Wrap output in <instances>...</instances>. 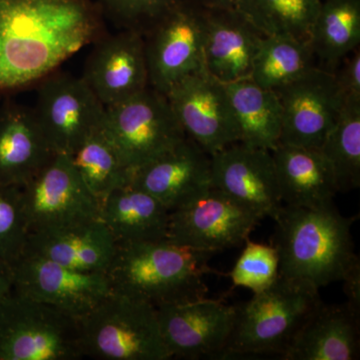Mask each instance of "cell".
<instances>
[{
	"instance_id": "obj_1",
	"label": "cell",
	"mask_w": 360,
	"mask_h": 360,
	"mask_svg": "<svg viewBox=\"0 0 360 360\" xmlns=\"http://www.w3.org/2000/svg\"><path fill=\"white\" fill-rule=\"evenodd\" d=\"M104 33L94 0H0V96L37 85Z\"/></svg>"
},
{
	"instance_id": "obj_2",
	"label": "cell",
	"mask_w": 360,
	"mask_h": 360,
	"mask_svg": "<svg viewBox=\"0 0 360 360\" xmlns=\"http://www.w3.org/2000/svg\"><path fill=\"white\" fill-rule=\"evenodd\" d=\"M272 245L279 258V276L319 291L341 281L359 264L352 240L354 219L335 205L319 208L284 205L274 217Z\"/></svg>"
},
{
	"instance_id": "obj_3",
	"label": "cell",
	"mask_w": 360,
	"mask_h": 360,
	"mask_svg": "<svg viewBox=\"0 0 360 360\" xmlns=\"http://www.w3.org/2000/svg\"><path fill=\"white\" fill-rule=\"evenodd\" d=\"M213 255L168 239L120 243L105 274L115 292L155 307L191 302L206 297L205 276L215 272L208 264Z\"/></svg>"
},
{
	"instance_id": "obj_4",
	"label": "cell",
	"mask_w": 360,
	"mask_h": 360,
	"mask_svg": "<svg viewBox=\"0 0 360 360\" xmlns=\"http://www.w3.org/2000/svg\"><path fill=\"white\" fill-rule=\"evenodd\" d=\"M321 302L319 291L278 276L266 290L236 307L233 330L220 359L281 356L303 321Z\"/></svg>"
},
{
	"instance_id": "obj_5",
	"label": "cell",
	"mask_w": 360,
	"mask_h": 360,
	"mask_svg": "<svg viewBox=\"0 0 360 360\" xmlns=\"http://www.w3.org/2000/svg\"><path fill=\"white\" fill-rule=\"evenodd\" d=\"M82 354L103 360H167L155 305L110 293L79 319Z\"/></svg>"
},
{
	"instance_id": "obj_6",
	"label": "cell",
	"mask_w": 360,
	"mask_h": 360,
	"mask_svg": "<svg viewBox=\"0 0 360 360\" xmlns=\"http://www.w3.org/2000/svg\"><path fill=\"white\" fill-rule=\"evenodd\" d=\"M82 357L78 319L15 290L0 302V360Z\"/></svg>"
},
{
	"instance_id": "obj_7",
	"label": "cell",
	"mask_w": 360,
	"mask_h": 360,
	"mask_svg": "<svg viewBox=\"0 0 360 360\" xmlns=\"http://www.w3.org/2000/svg\"><path fill=\"white\" fill-rule=\"evenodd\" d=\"M103 129L132 174L186 139L167 96L151 86L105 108Z\"/></svg>"
},
{
	"instance_id": "obj_8",
	"label": "cell",
	"mask_w": 360,
	"mask_h": 360,
	"mask_svg": "<svg viewBox=\"0 0 360 360\" xmlns=\"http://www.w3.org/2000/svg\"><path fill=\"white\" fill-rule=\"evenodd\" d=\"M206 9L177 0L144 32L149 86L167 94L177 82L203 68Z\"/></svg>"
},
{
	"instance_id": "obj_9",
	"label": "cell",
	"mask_w": 360,
	"mask_h": 360,
	"mask_svg": "<svg viewBox=\"0 0 360 360\" xmlns=\"http://www.w3.org/2000/svg\"><path fill=\"white\" fill-rule=\"evenodd\" d=\"M30 234L61 231L101 219V205L73 167L56 153L21 186Z\"/></svg>"
},
{
	"instance_id": "obj_10",
	"label": "cell",
	"mask_w": 360,
	"mask_h": 360,
	"mask_svg": "<svg viewBox=\"0 0 360 360\" xmlns=\"http://www.w3.org/2000/svg\"><path fill=\"white\" fill-rule=\"evenodd\" d=\"M260 220L212 186L170 212L167 239L193 250L220 252L243 245Z\"/></svg>"
},
{
	"instance_id": "obj_11",
	"label": "cell",
	"mask_w": 360,
	"mask_h": 360,
	"mask_svg": "<svg viewBox=\"0 0 360 360\" xmlns=\"http://www.w3.org/2000/svg\"><path fill=\"white\" fill-rule=\"evenodd\" d=\"M33 110L54 153L65 155L101 127L105 115V108L82 77L58 70L37 84Z\"/></svg>"
},
{
	"instance_id": "obj_12",
	"label": "cell",
	"mask_w": 360,
	"mask_h": 360,
	"mask_svg": "<svg viewBox=\"0 0 360 360\" xmlns=\"http://www.w3.org/2000/svg\"><path fill=\"white\" fill-rule=\"evenodd\" d=\"M276 92L283 110L278 144L319 150L345 103L335 75L315 66Z\"/></svg>"
},
{
	"instance_id": "obj_13",
	"label": "cell",
	"mask_w": 360,
	"mask_h": 360,
	"mask_svg": "<svg viewBox=\"0 0 360 360\" xmlns=\"http://www.w3.org/2000/svg\"><path fill=\"white\" fill-rule=\"evenodd\" d=\"M186 137L212 155L239 141V130L224 84L198 71L165 94Z\"/></svg>"
},
{
	"instance_id": "obj_14",
	"label": "cell",
	"mask_w": 360,
	"mask_h": 360,
	"mask_svg": "<svg viewBox=\"0 0 360 360\" xmlns=\"http://www.w3.org/2000/svg\"><path fill=\"white\" fill-rule=\"evenodd\" d=\"M13 290L84 319L112 292L105 274L84 272L44 258L22 255L11 264Z\"/></svg>"
},
{
	"instance_id": "obj_15",
	"label": "cell",
	"mask_w": 360,
	"mask_h": 360,
	"mask_svg": "<svg viewBox=\"0 0 360 360\" xmlns=\"http://www.w3.org/2000/svg\"><path fill=\"white\" fill-rule=\"evenodd\" d=\"M156 310L161 335L172 359H220L236 317V307L206 297L165 303Z\"/></svg>"
},
{
	"instance_id": "obj_16",
	"label": "cell",
	"mask_w": 360,
	"mask_h": 360,
	"mask_svg": "<svg viewBox=\"0 0 360 360\" xmlns=\"http://www.w3.org/2000/svg\"><path fill=\"white\" fill-rule=\"evenodd\" d=\"M82 78L108 108L149 86L143 33L135 30L106 34L94 42Z\"/></svg>"
},
{
	"instance_id": "obj_17",
	"label": "cell",
	"mask_w": 360,
	"mask_h": 360,
	"mask_svg": "<svg viewBox=\"0 0 360 360\" xmlns=\"http://www.w3.org/2000/svg\"><path fill=\"white\" fill-rule=\"evenodd\" d=\"M212 184L260 219L283 206L271 151L236 142L210 155Z\"/></svg>"
},
{
	"instance_id": "obj_18",
	"label": "cell",
	"mask_w": 360,
	"mask_h": 360,
	"mask_svg": "<svg viewBox=\"0 0 360 360\" xmlns=\"http://www.w3.org/2000/svg\"><path fill=\"white\" fill-rule=\"evenodd\" d=\"M129 184L150 194L172 212L212 186L210 155L186 137L135 170Z\"/></svg>"
},
{
	"instance_id": "obj_19",
	"label": "cell",
	"mask_w": 360,
	"mask_h": 360,
	"mask_svg": "<svg viewBox=\"0 0 360 360\" xmlns=\"http://www.w3.org/2000/svg\"><path fill=\"white\" fill-rule=\"evenodd\" d=\"M264 37L238 11L206 9L203 68L224 84L250 78Z\"/></svg>"
},
{
	"instance_id": "obj_20",
	"label": "cell",
	"mask_w": 360,
	"mask_h": 360,
	"mask_svg": "<svg viewBox=\"0 0 360 360\" xmlns=\"http://www.w3.org/2000/svg\"><path fill=\"white\" fill-rule=\"evenodd\" d=\"M360 352V314L347 302L319 303L303 321L281 359L354 360Z\"/></svg>"
},
{
	"instance_id": "obj_21",
	"label": "cell",
	"mask_w": 360,
	"mask_h": 360,
	"mask_svg": "<svg viewBox=\"0 0 360 360\" xmlns=\"http://www.w3.org/2000/svg\"><path fill=\"white\" fill-rule=\"evenodd\" d=\"M56 155L33 108H0V184L25 186Z\"/></svg>"
},
{
	"instance_id": "obj_22",
	"label": "cell",
	"mask_w": 360,
	"mask_h": 360,
	"mask_svg": "<svg viewBox=\"0 0 360 360\" xmlns=\"http://www.w3.org/2000/svg\"><path fill=\"white\" fill-rule=\"evenodd\" d=\"M115 250L112 234L97 219L61 231L30 234L22 255L79 271L105 274Z\"/></svg>"
},
{
	"instance_id": "obj_23",
	"label": "cell",
	"mask_w": 360,
	"mask_h": 360,
	"mask_svg": "<svg viewBox=\"0 0 360 360\" xmlns=\"http://www.w3.org/2000/svg\"><path fill=\"white\" fill-rule=\"evenodd\" d=\"M284 205L319 208L335 205V174L317 149L277 144L271 150Z\"/></svg>"
},
{
	"instance_id": "obj_24",
	"label": "cell",
	"mask_w": 360,
	"mask_h": 360,
	"mask_svg": "<svg viewBox=\"0 0 360 360\" xmlns=\"http://www.w3.org/2000/svg\"><path fill=\"white\" fill-rule=\"evenodd\" d=\"M170 212L150 194L132 186L116 188L101 205V219L120 243L167 239Z\"/></svg>"
},
{
	"instance_id": "obj_25",
	"label": "cell",
	"mask_w": 360,
	"mask_h": 360,
	"mask_svg": "<svg viewBox=\"0 0 360 360\" xmlns=\"http://www.w3.org/2000/svg\"><path fill=\"white\" fill-rule=\"evenodd\" d=\"M238 123L239 142L271 151L283 125V110L274 90L264 89L250 78L225 84Z\"/></svg>"
},
{
	"instance_id": "obj_26",
	"label": "cell",
	"mask_w": 360,
	"mask_h": 360,
	"mask_svg": "<svg viewBox=\"0 0 360 360\" xmlns=\"http://www.w3.org/2000/svg\"><path fill=\"white\" fill-rule=\"evenodd\" d=\"M359 44L360 0H321L309 35L317 66L333 72Z\"/></svg>"
},
{
	"instance_id": "obj_27",
	"label": "cell",
	"mask_w": 360,
	"mask_h": 360,
	"mask_svg": "<svg viewBox=\"0 0 360 360\" xmlns=\"http://www.w3.org/2000/svg\"><path fill=\"white\" fill-rule=\"evenodd\" d=\"M68 156L99 205L116 188L130 184L132 174L123 163L103 124L92 131Z\"/></svg>"
},
{
	"instance_id": "obj_28",
	"label": "cell",
	"mask_w": 360,
	"mask_h": 360,
	"mask_svg": "<svg viewBox=\"0 0 360 360\" xmlns=\"http://www.w3.org/2000/svg\"><path fill=\"white\" fill-rule=\"evenodd\" d=\"M315 66L316 59L309 41L290 37H264L250 78L259 86L276 91Z\"/></svg>"
},
{
	"instance_id": "obj_29",
	"label": "cell",
	"mask_w": 360,
	"mask_h": 360,
	"mask_svg": "<svg viewBox=\"0 0 360 360\" xmlns=\"http://www.w3.org/2000/svg\"><path fill=\"white\" fill-rule=\"evenodd\" d=\"M321 0H240L236 11L264 37H290L309 42Z\"/></svg>"
},
{
	"instance_id": "obj_30",
	"label": "cell",
	"mask_w": 360,
	"mask_h": 360,
	"mask_svg": "<svg viewBox=\"0 0 360 360\" xmlns=\"http://www.w3.org/2000/svg\"><path fill=\"white\" fill-rule=\"evenodd\" d=\"M319 151L335 174L338 191L360 186V99L345 101L335 127Z\"/></svg>"
},
{
	"instance_id": "obj_31",
	"label": "cell",
	"mask_w": 360,
	"mask_h": 360,
	"mask_svg": "<svg viewBox=\"0 0 360 360\" xmlns=\"http://www.w3.org/2000/svg\"><path fill=\"white\" fill-rule=\"evenodd\" d=\"M245 248L229 272L234 286L248 288L253 293L269 288L279 276V258L274 245L246 239Z\"/></svg>"
},
{
	"instance_id": "obj_32",
	"label": "cell",
	"mask_w": 360,
	"mask_h": 360,
	"mask_svg": "<svg viewBox=\"0 0 360 360\" xmlns=\"http://www.w3.org/2000/svg\"><path fill=\"white\" fill-rule=\"evenodd\" d=\"M28 236L21 186L0 184V258L13 264L22 255Z\"/></svg>"
},
{
	"instance_id": "obj_33",
	"label": "cell",
	"mask_w": 360,
	"mask_h": 360,
	"mask_svg": "<svg viewBox=\"0 0 360 360\" xmlns=\"http://www.w3.org/2000/svg\"><path fill=\"white\" fill-rule=\"evenodd\" d=\"M103 15H108L122 30H135L141 33L167 11L177 0H94Z\"/></svg>"
},
{
	"instance_id": "obj_34",
	"label": "cell",
	"mask_w": 360,
	"mask_h": 360,
	"mask_svg": "<svg viewBox=\"0 0 360 360\" xmlns=\"http://www.w3.org/2000/svg\"><path fill=\"white\" fill-rule=\"evenodd\" d=\"M333 73L345 101L360 99L359 47L343 58Z\"/></svg>"
},
{
	"instance_id": "obj_35",
	"label": "cell",
	"mask_w": 360,
	"mask_h": 360,
	"mask_svg": "<svg viewBox=\"0 0 360 360\" xmlns=\"http://www.w3.org/2000/svg\"><path fill=\"white\" fill-rule=\"evenodd\" d=\"M341 281L347 296V304L360 314V262L355 264Z\"/></svg>"
},
{
	"instance_id": "obj_36",
	"label": "cell",
	"mask_w": 360,
	"mask_h": 360,
	"mask_svg": "<svg viewBox=\"0 0 360 360\" xmlns=\"http://www.w3.org/2000/svg\"><path fill=\"white\" fill-rule=\"evenodd\" d=\"M13 267L0 258V302L13 290Z\"/></svg>"
},
{
	"instance_id": "obj_37",
	"label": "cell",
	"mask_w": 360,
	"mask_h": 360,
	"mask_svg": "<svg viewBox=\"0 0 360 360\" xmlns=\"http://www.w3.org/2000/svg\"><path fill=\"white\" fill-rule=\"evenodd\" d=\"M206 9L215 11H236L240 0H194Z\"/></svg>"
}]
</instances>
